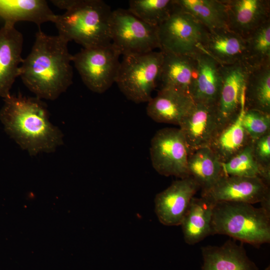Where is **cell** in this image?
I'll return each mask as SVG.
<instances>
[{"label": "cell", "instance_id": "cell-1", "mask_svg": "<svg viewBox=\"0 0 270 270\" xmlns=\"http://www.w3.org/2000/svg\"><path fill=\"white\" fill-rule=\"evenodd\" d=\"M66 40L58 35L49 36L40 28L32 50L23 59L19 77L36 96L54 100L72 83V55Z\"/></svg>", "mask_w": 270, "mask_h": 270}, {"label": "cell", "instance_id": "cell-2", "mask_svg": "<svg viewBox=\"0 0 270 270\" xmlns=\"http://www.w3.org/2000/svg\"><path fill=\"white\" fill-rule=\"evenodd\" d=\"M4 101L0 120L4 130L30 155L54 152L63 144V134L50 122L46 104L41 99L10 94Z\"/></svg>", "mask_w": 270, "mask_h": 270}, {"label": "cell", "instance_id": "cell-3", "mask_svg": "<svg viewBox=\"0 0 270 270\" xmlns=\"http://www.w3.org/2000/svg\"><path fill=\"white\" fill-rule=\"evenodd\" d=\"M66 12L56 14L53 23L58 35L68 42L74 41L84 48L112 43V10L102 0H70Z\"/></svg>", "mask_w": 270, "mask_h": 270}, {"label": "cell", "instance_id": "cell-4", "mask_svg": "<svg viewBox=\"0 0 270 270\" xmlns=\"http://www.w3.org/2000/svg\"><path fill=\"white\" fill-rule=\"evenodd\" d=\"M224 234L256 247L270 242V212L240 202H218L214 206L211 235Z\"/></svg>", "mask_w": 270, "mask_h": 270}, {"label": "cell", "instance_id": "cell-5", "mask_svg": "<svg viewBox=\"0 0 270 270\" xmlns=\"http://www.w3.org/2000/svg\"><path fill=\"white\" fill-rule=\"evenodd\" d=\"M162 60L160 50L123 56L115 82L128 100L148 102L159 82Z\"/></svg>", "mask_w": 270, "mask_h": 270}, {"label": "cell", "instance_id": "cell-6", "mask_svg": "<svg viewBox=\"0 0 270 270\" xmlns=\"http://www.w3.org/2000/svg\"><path fill=\"white\" fill-rule=\"evenodd\" d=\"M158 34L160 50L195 57L206 52L210 32L175 4L172 14L158 27Z\"/></svg>", "mask_w": 270, "mask_h": 270}, {"label": "cell", "instance_id": "cell-7", "mask_svg": "<svg viewBox=\"0 0 270 270\" xmlns=\"http://www.w3.org/2000/svg\"><path fill=\"white\" fill-rule=\"evenodd\" d=\"M120 55L110 43L104 46L84 48L72 55V62L84 84L90 90L102 94L116 82Z\"/></svg>", "mask_w": 270, "mask_h": 270}, {"label": "cell", "instance_id": "cell-8", "mask_svg": "<svg viewBox=\"0 0 270 270\" xmlns=\"http://www.w3.org/2000/svg\"><path fill=\"white\" fill-rule=\"evenodd\" d=\"M110 36L112 43L122 56L144 54L159 48L158 27L145 23L128 10H112Z\"/></svg>", "mask_w": 270, "mask_h": 270}, {"label": "cell", "instance_id": "cell-9", "mask_svg": "<svg viewBox=\"0 0 270 270\" xmlns=\"http://www.w3.org/2000/svg\"><path fill=\"white\" fill-rule=\"evenodd\" d=\"M188 154L186 141L179 128L160 129L151 140L152 164L156 172L162 176L188 178Z\"/></svg>", "mask_w": 270, "mask_h": 270}, {"label": "cell", "instance_id": "cell-10", "mask_svg": "<svg viewBox=\"0 0 270 270\" xmlns=\"http://www.w3.org/2000/svg\"><path fill=\"white\" fill-rule=\"evenodd\" d=\"M252 68L246 61L220 64L222 86L216 106L220 130L236 120L244 108V90Z\"/></svg>", "mask_w": 270, "mask_h": 270}, {"label": "cell", "instance_id": "cell-11", "mask_svg": "<svg viewBox=\"0 0 270 270\" xmlns=\"http://www.w3.org/2000/svg\"><path fill=\"white\" fill-rule=\"evenodd\" d=\"M201 196L214 202H260L262 207L270 208V185L259 178L222 175L207 194Z\"/></svg>", "mask_w": 270, "mask_h": 270}, {"label": "cell", "instance_id": "cell-12", "mask_svg": "<svg viewBox=\"0 0 270 270\" xmlns=\"http://www.w3.org/2000/svg\"><path fill=\"white\" fill-rule=\"evenodd\" d=\"M200 189L190 177L175 180L154 198V211L160 223L166 226L180 225L190 202Z\"/></svg>", "mask_w": 270, "mask_h": 270}, {"label": "cell", "instance_id": "cell-13", "mask_svg": "<svg viewBox=\"0 0 270 270\" xmlns=\"http://www.w3.org/2000/svg\"><path fill=\"white\" fill-rule=\"evenodd\" d=\"M179 126L189 153L200 148L210 147L220 131L216 106L195 103Z\"/></svg>", "mask_w": 270, "mask_h": 270}, {"label": "cell", "instance_id": "cell-14", "mask_svg": "<svg viewBox=\"0 0 270 270\" xmlns=\"http://www.w3.org/2000/svg\"><path fill=\"white\" fill-rule=\"evenodd\" d=\"M24 38L14 25L4 23L0 29V98L10 94L16 79L19 77Z\"/></svg>", "mask_w": 270, "mask_h": 270}, {"label": "cell", "instance_id": "cell-15", "mask_svg": "<svg viewBox=\"0 0 270 270\" xmlns=\"http://www.w3.org/2000/svg\"><path fill=\"white\" fill-rule=\"evenodd\" d=\"M228 28L246 39L270 20V0H223Z\"/></svg>", "mask_w": 270, "mask_h": 270}, {"label": "cell", "instance_id": "cell-16", "mask_svg": "<svg viewBox=\"0 0 270 270\" xmlns=\"http://www.w3.org/2000/svg\"><path fill=\"white\" fill-rule=\"evenodd\" d=\"M194 105L188 94L160 88L156 96L148 102L146 112L154 122L179 126Z\"/></svg>", "mask_w": 270, "mask_h": 270}, {"label": "cell", "instance_id": "cell-17", "mask_svg": "<svg viewBox=\"0 0 270 270\" xmlns=\"http://www.w3.org/2000/svg\"><path fill=\"white\" fill-rule=\"evenodd\" d=\"M203 263L201 270H258L248 256L242 244L229 240L220 246L202 248Z\"/></svg>", "mask_w": 270, "mask_h": 270}, {"label": "cell", "instance_id": "cell-18", "mask_svg": "<svg viewBox=\"0 0 270 270\" xmlns=\"http://www.w3.org/2000/svg\"><path fill=\"white\" fill-rule=\"evenodd\" d=\"M196 75L190 96L195 103L216 106L222 86L220 64L206 52L195 56Z\"/></svg>", "mask_w": 270, "mask_h": 270}, {"label": "cell", "instance_id": "cell-19", "mask_svg": "<svg viewBox=\"0 0 270 270\" xmlns=\"http://www.w3.org/2000/svg\"><path fill=\"white\" fill-rule=\"evenodd\" d=\"M162 53L163 60L159 78L161 88L175 90L190 96L196 75L197 64L195 57Z\"/></svg>", "mask_w": 270, "mask_h": 270}, {"label": "cell", "instance_id": "cell-20", "mask_svg": "<svg viewBox=\"0 0 270 270\" xmlns=\"http://www.w3.org/2000/svg\"><path fill=\"white\" fill-rule=\"evenodd\" d=\"M215 202L206 196H194L180 224L185 242L196 244L211 235V224Z\"/></svg>", "mask_w": 270, "mask_h": 270}, {"label": "cell", "instance_id": "cell-21", "mask_svg": "<svg viewBox=\"0 0 270 270\" xmlns=\"http://www.w3.org/2000/svg\"><path fill=\"white\" fill-rule=\"evenodd\" d=\"M205 50L220 64L246 62V40L228 28L210 32Z\"/></svg>", "mask_w": 270, "mask_h": 270}, {"label": "cell", "instance_id": "cell-22", "mask_svg": "<svg viewBox=\"0 0 270 270\" xmlns=\"http://www.w3.org/2000/svg\"><path fill=\"white\" fill-rule=\"evenodd\" d=\"M187 168L188 176L201 189V196L207 194L222 176V162L210 147L190 152Z\"/></svg>", "mask_w": 270, "mask_h": 270}, {"label": "cell", "instance_id": "cell-23", "mask_svg": "<svg viewBox=\"0 0 270 270\" xmlns=\"http://www.w3.org/2000/svg\"><path fill=\"white\" fill-rule=\"evenodd\" d=\"M56 14L44 0H0V17L12 25L20 21L40 25L53 22Z\"/></svg>", "mask_w": 270, "mask_h": 270}, {"label": "cell", "instance_id": "cell-24", "mask_svg": "<svg viewBox=\"0 0 270 270\" xmlns=\"http://www.w3.org/2000/svg\"><path fill=\"white\" fill-rule=\"evenodd\" d=\"M244 110V108L236 120L221 129L210 144L222 162L230 160L252 141L242 125Z\"/></svg>", "mask_w": 270, "mask_h": 270}, {"label": "cell", "instance_id": "cell-25", "mask_svg": "<svg viewBox=\"0 0 270 270\" xmlns=\"http://www.w3.org/2000/svg\"><path fill=\"white\" fill-rule=\"evenodd\" d=\"M180 8L192 15L210 32L228 28L223 0H174Z\"/></svg>", "mask_w": 270, "mask_h": 270}, {"label": "cell", "instance_id": "cell-26", "mask_svg": "<svg viewBox=\"0 0 270 270\" xmlns=\"http://www.w3.org/2000/svg\"><path fill=\"white\" fill-rule=\"evenodd\" d=\"M244 109L270 114V62L252 66L244 90Z\"/></svg>", "mask_w": 270, "mask_h": 270}, {"label": "cell", "instance_id": "cell-27", "mask_svg": "<svg viewBox=\"0 0 270 270\" xmlns=\"http://www.w3.org/2000/svg\"><path fill=\"white\" fill-rule=\"evenodd\" d=\"M222 175L259 178L270 184V174L263 170L254 158L252 141L230 160L222 162Z\"/></svg>", "mask_w": 270, "mask_h": 270}, {"label": "cell", "instance_id": "cell-28", "mask_svg": "<svg viewBox=\"0 0 270 270\" xmlns=\"http://www.w3.org/2000/svg\"><path fill=\"white\" fill-rule=\"evenodd\" d=\"M174 7V0H130L128 10L145 23L158 27Z\"/></svg>", "mask_w": 270, "mask_h": 270}, {"label": "cell", "instance_id": "cell-29", "mask_svg": "<svg viewBox=\"0 0 270 270\" xmlns=\"http://www.w3.org/2000/svg\"><path fill=\"white\" fill-rule=\"evenodd\" d=\"M246 62L252 66L270 62V20L246 39Z\"/></svg>", "mask_w": 270, "mask_h": 270}, {"label": "cell", "instance_id": "cell-30", "mask_svg": "<svg viewBox=\"0 0 270 270\" xmlns=\"http://www.w3.org/2000/svg\"><path fill=\"white\" fill-rule=\"evenodd\" d=\"M242 122L252 141L270 132V114L255 110L244 109Z\"/></svg>", "mask_w": 270, "mask_h": 270}, {"label": "cell", "instance_id": "cell-31", "mask_svg": "<svg viewBox=\"0 0 270 270\" xmlns=\"http://www.w3.org/2000/svg\"><path fill=\"white\" fill-rule=\"evenodd\" d=\"M252 152L257 163L270 174V132L252 141Z\"/></svg>", "mask_w": 270, "mask_h": 270}, {"label": "cell", "instance_id": "cell-32", "mask_svg": "<svg viewBox=\"0 0 270 270\" xmlns=\"http://www.w3.org/2000/svg\"><path fill=\"white\" fill-rule=\"evenodd\" d=\"M265 270H270V266H268V267L266 268Z\"/></svg>", "mask_w": 270, "mask_h": 270}]
</instances>
